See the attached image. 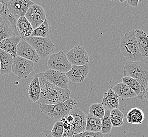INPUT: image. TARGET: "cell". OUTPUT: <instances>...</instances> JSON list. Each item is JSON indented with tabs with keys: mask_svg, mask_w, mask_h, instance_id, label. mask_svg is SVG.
<instances>
[{
	"mask_svg": "<svg viewBox=\"0 0 148 137\" xmlns=\"http://www.w3.org/2000/svg\"><path fill=\"white\" fill-rule=\"evenodd\" d=\"M38 75L40 86V97L38 104L53 105L62 103L70 98V91L63 89L54 86L48 82L44 75V72Z\"/></svg>",
	"mask_w": 148,
	"mask_h": 137,
	"instance_id": "cell-1",
	"label": "cell"
},
{
	"mask_svg": "<svg viewBox=\"0 0 148 137\" xmlns=\"http://www.w3.org/2000/svg\"><path fill=\"white\" fill-rule=\"evenodd\" d=\"M120 50L122 54L130 62L144 60L136 42V30H131L125 33L120 40Z\"/></svg>",
	"mask_w": 148,
	"mask_h": 137,
	"instance_id": "cell-2",
	"label": "cell"
},
{
	"mask_svg": "<svg viewBox=\"0 0 148 137\" xmlns=\"http://www.w3.org/2000/svg\"><path fill=\"white\" fill-rule=\"evenodd\" d=\"M125 77H129L138 81L141 86H143L148 82V61L144 60L129 62L125 64L123 68Z\"/></svg>",
	"mask_w": 148,
	"mask_h": 137,
	"instance_id": "cell-3",
	"label": "cell"
},
{
	"mask_svg": "<svg viewBox=\"0 0 148 137\" xmlns=\"http://www.w3.org/2000/svg\"><path fill=\"white\" fill-rule=\"evenodd\" d=\"M77 105V101L70 98L65 101L53 105L40 104V109L42 112L54 119L60 120L69 115L70 112Z\"/></svg>",
	"mask_w": 148,
	"mask_h": 137,
	"instance_id": "cell-4",
	"label": "cell"
},
{
	"mask_svg": "<svg viewBox=\"0 0 148 137\" xmlns=\"http://www.w3.org/2000/svg\"><path fill=\"white\" fill-rule=\"evenodd\" d=\"M23 39L34 49L41 59L46 58L53 51L55 45L48 38L30 36Z\"/></svg>",
	"mask_w": 148,
	"mask_h": 137,
	"instance_id": "cell-5",
	"label": "cell"
},
{
	"mask_svg": "<svg viewBox=\"0 0 148 137\" xmlns=\"http://www.w3.org/2000/svg\"><path fill=\"white\" fill-rule=\"evenodd\" d=\"M47 65L49 69L64 73L70 71L72 66L68 60L66 54L62 51L51 55L47 61Z\"/></svg>",
	"mask_w": 148,
	"mask_h": 137,
	"instance_id": "cell-6",
	"label": "cell"
},
{
	"mask_svg": "<svg viewBox=\"0 0 148 137\" xmlns=\"http://www.w3.org/2000/svg\"><path fill=\"white\" fill-rule=\"evenodd\" d=\"M34 62L21 57L13 58L12 72L18 79H26L34 70Z\"/></svg>",
	"mask_w": 148,
	"mask_h": 137,
	"instance_id": "cell-7",
	"label": "cell"
},
{
	"mask_svg": "<svg viewBox=\"0 0 148 137\" xmlns=\"http://www.w3.org/2000/svg\"><path fill=\"white\" fill-rule=\"evenodd\" d=\"M73 120L71 122V130L69 132L68 137H72L73 135L86 131L87 116L79 108H73L70 112Z\"/></svg>",
	"mask_w": 148,
	"mask_h": 137,
	"instance_id": "cell-8",
	"label": "cell"
},
{
	"mask_svg": "<svg viewBox=\"0 0 148 137\" xmlns=\"http://www.w3.org/2000/svg\"><path fill=\"white\" fill-rule=\"evenodd\" d=\"M34 4L29 0L6 1V6L9 12L17 20L21 16H24L27 10Z\"/></svg>",
	"mask_w": 148,
	"mask_h": 137,
	"instance_id": "cell-9",
	"label": "cell"
},
{
	"mask_svg": "<svg viewBox=\"0 0 148 137\" xmlns=\"http://www.w3.org/2000/svg\"><path fill=\"white\" fill-rule=\"evenodd\" d=\"M72 66H84L89 63V54L83 47L75 46L66 54Z\"/></svg>",
	"mask_w": 148,
	"mask_h": 137,
	"instance_id": "cell-10",
	"label": "cell"
},
{
	"mask_svg": "<svg viewBox=\"0 0 148 137\" xmlns=\"http://www.w3.org/2000/svg\"><path fill=\"white\" fill-rule=\"evenodd\" d=\"M24 16L34 29L39 27L47 18L44 9L36 3L30 7Z\"/></svg>",
	"mask_w": 148,
	"mask_h": 137,
	"instance_id": "cell-11",
	"label": "cell"
},
{
	"mask_svg": "<svg viewBox=\"0 0 148 137\" xmlns=\"http://www.w3.org/2000/svg\"><path fill=\"white\" fill-rule=\"evenodd\" d=\"M44 75L52 84L63 89H68L69 79L65 73L49 69L44 72Z\"/></svg>",
	"mask_w": 148,
	"mask_h": 137,
	"instance_id": "cell-12",
	"label": "cell"
},
{
	"mask_svg": "<svg viewBox=\"0 0 148 137\" xmlns=\"http://www.w3.org/2000/svg\"><path fill=\"white\" fill-rule=\"evenodd\" d=\"M16 54L18 57L30 60L33 62H39L41 59L34 49L23 39H21L17 46Z\"/></svg>",
	"mask_w": 148,
	"mask_h": 137,
	"instance_id": "cell-13",
	"label": "cell"
},
{
	"mask_svg": "<svg viewBox=\"0 0 148 137\" xmlns=\"http://www.w3.org/2000/svg\"><path fill=\"white\" fill-rule=\"evenodd\" d=\"M89 72V64L82 66H72L70 71L65 75L72 82L81 83L88 77Z\"/></svg>",
	"mask_w": 148,
	"mask_h": 137,
	"instance_id": "cell-14",
	"label": "cell"
},
{
	"mask_svg": "<svg viewBox=\"0 0 148 137\" xmlns=\"http://www.w3.org/2000/svg\"><path fill=\"white\" fill-rule=\"evenodd\" d=\"M21 39L20 35L14 34L12 36L4 39L0 42V49L11 54L13 58L17 57L16 48Z\"/></svg>",
	"mask_w": 148,
	"mask_h": 137,
	"instance_id": "cell-15",
	"label": "cell"
},
{
	"mask_svg": "<svg viewBox=\"0 0 148 137\" xmlns=\"http://www.w3.org/2000/svg\"><path fill=\"white\" fill-rule=\"evenodd\" d=\"M27 97L31 101L37 102L40 97V86L38 75H34L27 86Z\"/></svg>",
	"mask_w": 148,
	"mask_h": 137,
	"instance_id": "cell-16",
	"label": "cell"
},
{
	"mask_svg": "<svg viewBox=\"0 0 148 137\" xmlns=\"http://www.w3.org/2000/svg\"><path fill=\"white\" fill-rule=\"evenodd\" d=\"M13 57L10 54L0 49V73L10 75L12 73Z\"/></svg>",
	"mask_w": 148,
	"mask_h": 137,
	"instance_id": "cell-17",
	"label": "cell"
},
{
	"mask_svg": "<svg viewBox=\"0 0 148 137\" xmlns=\"http://www.w3.org/2000/svg\"><path fill=\"white\" fill-rule=\"evenodd\" d=\"M16 30L22 39H24L31 36L34 29L25 16H21L16 22Z\"/></svg>",
	"mask_w": 148,
	"mask_h": 137,
	"instance_id": "cell-18",
	"label": "cell"
},
{
	"mask_svg": "<svg viewBox=\"0 0 148 137\" xmlns=\"http://www.w3.org/2000/svg\"><path fill=\"white\" fill-rule=\"evenodd\" d=\"M119 97L112 89H110L107 92L104 93L101 104L110 110L119 109Z\"/></svg>",
	"mask_w": 148,
	"mask_h": 137,
	"instance_id": "cell-19",
	"label": "cell"
},
{
	"mask_svg": "<svg viewBox=\"0 0 148 137\" xmlns=\"http://www.w3.org/2000/svg\"><path fill=\"white\" fill-rule=\"evenodd\" d=\"M136 36L140 52L143 57H148V35L144 31L136 29Z\"/></svg>",
	"mask_w": 148,
	"mask_h": 137,
	"instance_id": "cell-20",
	"label": "cell"
},
{
	"mask_svg": "<svg viewBox=\"0 0 148 137\" xmlns=\"http://www.w3.org/2000/svg\"><path fill=\"white\" fill-rule=\"evenodd\" d=\"M111 89L119 97H121L122 99L131 98L137 97L133 90L126 84L122 82L116 84Z\"/></svg>",
	"mask_w": 148,
	"mask_h": 137,
	"instance_id": "cell-21",
	"label": "cell"
},
{
	"mask_svg": "<svg viewBox=\"0 0 148 137\" xmlns=\"http://www.w3.org/2000/svg\"><path fill=\"white\" fill-rule=\"evenodd\" d=\"M18 33L17 30H14L9 22L0 15V42L4 39L12 36L14 33Z\"/></svg>",
	"mask_w": 148,
	"mask_h": 137,
	"instance_id": "cell-22",
	"label": "cell"
},
{
	"mask_svg": "<svg viewBox=\"0 0 148 137\" xmlns=\"http://www.w3.org/2000/svg\"><path fill=\"white\" fill-rule=\"evenodd\" d=\"M127 120L128 123L141 125L145 120V114L141 109L138 108H133L128 111Z\"/></svg>",
	"mask_w": 148,
	"mask_h": 137,
	"instance_id": "cell-23",
	"label": "cell"
},
{
	"mask_svg": "<svg viewBox=\"0 0 148 137\" xmlns=\"http://www.w3.org/2000/svg\"><path fill=\"white\" fill-rule=\"evenodd\" d=\"M51 33L50 22L47 18L39 27L33 30L31 36L47 38Z\"/></svg>",
	"mask_w": 148,
	"mask_h": 137,
	"instance_id": "cell-24",
	"label": "cell"
},
{
	"mask_svg": "<svg viewBox=\"0 0 148 137\" xmlns=\"http://www.w3.org/2000/svg\"><path fill=\"white\" fill-rule=\"evenodd\" d=\"M102 123L100 119L93 116L90 114L87 115L86 131L99 132H101Z\"/></svg>",
	"mask_w": 148,
	"mask_h": 137,
	"instance_id": "cell-25",
	"label": "cell"
},
{
	"mask_svg": "<svg viewBox=\"0 0 148 137\" xmlns=\"http://www.w3.org/2000/svg\"><path fill=\"white\" fill-rule=\"evenodd\" d=\"M124 114L119 109L111 110L110 120L113 127H119L123 125Z\"/></svg>",
	"mask_w": 148,
	"mask_h": 137,
	"instance_id": "cell-26",
	"label": "cell"
},
{
	"mask_svg": "<svg viewBox=\"0 0 148 137\" xmlns=\"http://www.w3.org/2000/svg\"><path fill=\"white\" fill-rule=\"evenodd\" d=\"M110 112L111 110L106 109L103 117L101 119L102 129L101 133L103 134H108L111 132L112 125L110 120Z\"/></svg>",
	"mask_w": 148,
	"mask_h": 137,
	"instance_id": "cell-27",
	"label": "cell"
},
{
	"mask_svg": "<svg viewBox=\"0 0 148 137\" xmlns=\"http://www.w3.org/2000/svg\"><path fill=\"white\" fill-rule=\"evenodd\" d=\"M122 82L129 86L137 96L139 95L141 91V86L138 81L132 77H124L122 78Z\"/></svg>",
	"mask_w": 148,
	"mask_h": 137,
	"instance_id": "cell-28",
	"label": "cell"
},
{
	"mask_svg": "<svg viewBox=\"0 0 148 137\" xmlns=\"http://www.w3.org/2000/svg\"><path fill=\"white\" fill-rule=\"evenodd\" d=\"M106 109L101 103H92L89 108V114L101 119L105 114Z\"/></svg>",
	"mask_w": 148,
	"mask_h": 137,
	"instance_id": "cell-29",
	"label": "cell"
},
{
	"mask_svg": "<svg viewBox=\"0 0 148 137\" xmlns=\"http://www.w3.org/2000/svg\"><path fill=\"white\" fill-rule=\"evenodd\" d=\"M64 133V127L63 123L60 121H56L51 131L52 137H63Z\"/></svg>",
	"mask_w": 148,
	"mask_h": 137,
	"instance_id": "cell-30",
	"label": "cell"
},
{
	"mask_svg": "<svg viewBox=\"0 0 148 137\" xmlns=\"http://www.w3.org/2000/svg\"><path fill=\"white\" fill-rule=\"evenodd\" d=\"M72 137H104L101 132H93L90 131H84L77 134H74Z\"/></svg>",
	"mask_w": 148,
	"mask_h": 137,
	"instance_id": "cell-31",
	"label": "cell"
},
{
	"mask_svg": "<svg viewBox=\"0 0 148 137\" xmlns=\"http://www.w3.org/2000/svg\"><path fill=\"white\" fill-rule=\"evenodd\" d=\"M137 98L140 100L145 99L148 101V82L143 86L139 95L137 96Z\"/></svg>",
	"mask_w": 148,
	"mask_h": 137,
	"instance_id": "cell-32",
	"label": "cell"
},
{
	"mask_svg": "<svg viewBox=\"0 0 148 137\" xmlns=\"http://www.w3.org/2000/svg\"><path fill=\"white\" fill-rule=\"evenodd\" d=\"M127 4L133 8H136L138 5L139 4V0H127Z\"/></svg>",
	"mask_w": 148,
	"mask_h": 137,
	"instance_id": "cell-33",
	"label": "cell"
},
{
	"mask_svg": "<svg viewBox=\"0 0 148 137\" xmlns=\"http://www.w3.org/2000/svg\"><path fill=\"white\" fill-rule=\"evenodd\" d=\"M37 137H52L51 134V131H45L38 135Z\"/></svg>",
	"mask_w": 148,
	"mask_h": 137,
	"instance_id": "cell-34",
	"label": "cell"
},
{
	"mask_svg": "<svg viewBox=\"0 0 148 137\" xmlns=\"http://www.w3.org/2000/svg\"><path fill=\"white\" fill-rule=\"evenodd\" d=\"M120 1V2H121V3H123V2H125V1Z\"/></svg>",
	"mask_w": 148,
	"mask_h": 137,
	"instance_id": "cell-35",
	"label": "cell"
}]
</instances>
